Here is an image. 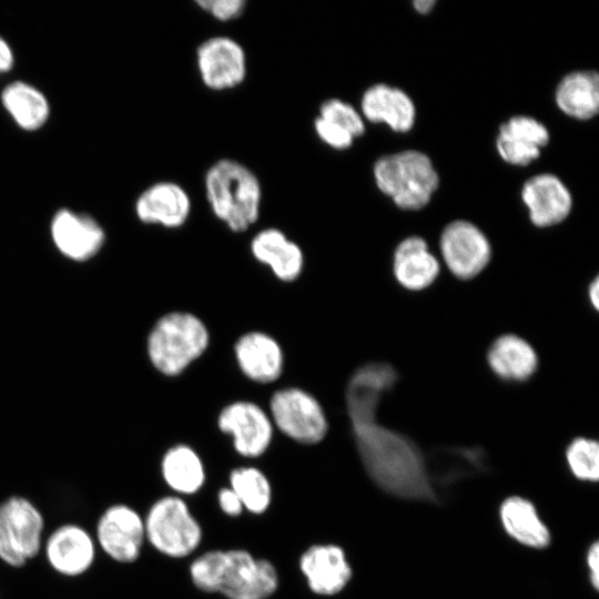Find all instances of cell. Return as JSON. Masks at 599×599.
<instances>
[{
  "mask_svg": "<svg viewBox=\"0 0 599 599\" xmlns=\"http://www.w3.org/2000/svg\"><path fill=\"white\" fill-rule=\"evenodd\" d=\"M398 380L388 363L359 366L347 382L345 402L354 440L370 479L384 491L404 499L438 502L426 454L409 437L382 425V397Z\"/></svg>",
  "mask_w": 599,
  "mask_h": 599,
  "instance_id": "1",
  "label": "cell"
},
{
  "mask_svg": "<svg viewBox=\"0 0 599 599\" xmlns=\"http://www.w3.org/2000/svg\"><path fill=\"white\" fill-rule=\"evenodd\" d=\"M204 191L214 216L232 232H245L257 222L262 184L245 164L233 159L217 160L206 170Z\"/></svg>",
  "mask_w": 599,
  "mask_h": 599,
  "instance_id": "2",
  "label": "cell"
},
{
  "mask_svg": "<svg viewBox=\"0 0 599 599\" xmlns=\"http://www.w3.org/2000/svg\"><path fill=\"white\" fill-rule=\"evenodd\" d=\"M209 342L207 327L197 316L171 312L153 325L146 351L155 369L166 376H176L205 352Z\"/></svg>",
  "mask_w": 599,
  "mask_h": 599,
  "instance_id": "3",
  "label": "cell"
},
{
  "mask_svg": "<svg viewBox=\"0 0 599 599\" xmlns=\"http://www.w3.org/2000/svg\"><path fill=\"white\" fill-rule=\"evenodd\" d=\"M377 187L403 210H419L439 184L432 160L417 150L379 158L373 169Z\"/></svg>",
  "mask_w": 599,
  "mask_h": 599,
  "instance_id": "4",
  "label": "cell"
},
{
  "mask_svg": "<svg viewBox=\"0 0 599 599\" xmlns=\"http://www.w3.org/2000/svg\"><path fill=\"white\" fill-rule=\"evenodd\" d=\"M143 520L145 540L162 555L186 557L201 544V526L187 504L177 496L155 500Z\"/></svg>",
  "mask_w": 599,
  "mask_h": 599,
  "instance_id": "5",
  "label": "cell"
},
{
  "mask_svg": "<svg viewBox=\"0 0 599 599\" xmlns=\"http://www.w3.org/2000/svg\"><path fill=\"white\" fill-rule=\"evenodd\" d=\"M44 518L28 498L13 495L0 502V560L21 568L42 548Z\"/></svg>",
  "mask_w": 599,
  "mask_h": 599,
  "instance_id": "6",
  "label": "cell"
},
{
  "mask_svg": "<svg viewBox=\"0 0 599 599\" xmlns=\"http://www.w3.org/2000/svg\"><path fill=\"white\" fill-rule=\"evenodd\" d=\"M278 587L274 565L243 549L222 550L216 592L227 599H266Z\"/></svg>",
  "mask_w": 599,
  "mask_h": 599,
  "instance_id": "7",
  "label": "cell"
},
{
  "mask_svg": "<svg viewBox=\"0 0 599 599\" xmlns=\"http://www.w3.org/2000/svg\"><path fill=\"white\" fill-rule=\"evenodd\" d=\"M270 408L272 423L297 443L317 444L327 434L328 423L322 405L304 389H278L272 395Z\"/></svg>",
  "mask_w": 599,
  "mask_h": 599,
  "instance_id": "8",
  "label": "cell"
},
{
  "mask_svg": "<svg viewBox=\"0 0 599 599\" xmlns=\"http://www.w3.org/2000/svg\"><path fill=\"white\" fill-rule=\"evenodd\" d=\"M94 540L113 561L132 564L139 559L145 541L144 520L129 505H110L97 521Z\"/></svg>",
  "mask_w": 599,
  "mask_h": 599,
  "instance_id": "9",
  "label": "cell"
},
{
  "mask_svg": "<svg viewBox=\"0 0 599 599\" xmlns=\"http://www.w3.org/2000/svg\"><path fill=\"white\" fill-rule=\"evenodd\" d=\"M439 247L450 273L459 280L480 274L491 258V245L475 224L464 220L450 222L441 232Z\"/></svg>",
  "mask_w": 599,
  "mask_h": 599,
  "instance_id": "10",
  "label": "cell"
},
{
  "mask_svg": "<svg viewBox=\"0 0 599 599\" xmlns=\"http://www.w3.org/2000/svg\"><path fill=\"white\" fill-rule=\"evenodd\" d=\"M195 62L202 83L213 91L234 89L246 78L245 50L227 35H214L201 42L195 52Z\"/></svg>",
  "mask_w": 599,
  "mask_h": 599,
  "instance_id": "11",
  "label": "cell"
},
{
  "mask_svg": "<svg viewBox=\"0 0 599 599\" xmlns=\"http://www.w3.org/2000/svg\"><path fill=\"white\" fill-rule=\"evenodd\" d=\"M220 430L233 439L235 450L243 457L254 458L265 453L273 437V423L258 405L237 400L226 405L219 414Z\"/></svg>",
  "mask_w": 599,
  "mask_h": 599,
  "instance_id": "12",
  "label": "cell"
},
{
  "mask_svg": "<svg viewBox=\"0 0 599 599\" xmlns=\"http://www.w3.org/2000/svg\"><path fill=\"white\" fill-rule=\"evenodd\" d=\"M43 550L49 566L57 573L78 577L94 564L97 544L84 527L70 522L57 527L49 535Z\"/></svg>",
  "mask_w": 599,
  "mask_h": 599,
  "instance_id": "13",
  "label": "cell"
},
{
  "mask_svg": "<svg viewBox=\"0 0 599 599\" xmlns=\"http://www.w3.org/2000/svg\"><path fill=\"white\" fill-rule=\"evenodd\" d=\"M50 233L58 251L75 262L94 257L105 241L102 226L92 216L69 209L54 214Z\"/></svg>",
  "mask_w": 599,
  "mask_h": 599,
  "instance_id": "14",
  "label": "cell"
},
{
  "mask_svg": "<svg viewBox=\"0 0 599 599\" xmlns=\"http://www.w3.org/2000/svg\"><path fill=\"white\" fill-rule=\"evenodd\" d=\"M298 565L308 588L316 595H336L352 578L351 565L337 545L311 546L301 556Z\"/></svg>",
  "mask_w": 599,
  "mask_h": 599,
  "instance_id": "15",
  "label": "cell"
},
{
  "mask_svg": "<svg viewBox=\"0 0 599 599\" xmlns=\"http://www.w3.org/2000/svg\"><path fill=\"white\" fill-rule=\"evenodd\" d=\"M192 202L186 190L171 181H162L145 189L135 202L138 219L145 224L177 229L186 223Z\"/></svg>",
  "mask_w": 599,
  "mask_h": 599,
  "instance_id": "16",
  "label": "cell"
},
{
  "mask_svg": "<svg viewBox=\"0 0 599 599\" xmlns=\"http://www.w3.org/2000/svg\"><path fill=\"white\" fill-rule=\"evenodd\" d=\"M521 199L529 211L530 221L538 227H549L562 222L570 213L572 197L554 174L531 176L522 186Z\"/></svg>",
  "mask_w": 599,
  "mask_h": 599,
  "instance_id": "17",
  "label": "cell"
},
{
  "mask_svg": "<svg viewBox=\"0 0 599 599\" xmlns=\"http://www.w3.org/2000/svg\"><path fill=\"white\" fill-rule=\"evenodd\" d=\"M549 141L547 128L527 115H516L502 123L496 140L499 155L514 165H527L540 155Z\"/></svg>",
  "mask_w": 599,
  "mask_h": 599,
  "instance_id": "18",
  "label": "cell"
},
{
  "mask_svg": "<svg viewBox=\"0 0 599 599\" xmlns=\"http://www.w3.org/2000/svg\"><path fill=\"white\" fill-rule=\"evenodd\" d=\"M234 352L241 370L253 382L272 383L282 374V348L277 341L263 332L242 335L235 343Z\"/></svg>",
  "mask_w": 599,
  "mask_h": 599,
  "instance_id": "19",
  "label": "cell"
},
{
  "mask_svg": "<svg viewBox=\"0 0 599 599\" xmlns=\"http://www.w3.org/2000/svg\"><path fill=\"white\" fill-rule=\"evenodd\" d=\"M361 114L369 122L385 123L393 131L407 132L415 123L416 110L403 90L377 83L363 93Z\"/></svg>",
  "mask_w": 599,
  "mask_h": 599,
  "instance_id": "20",
  "label": "cell"
},
{
  "mask_svg": "<svg viewBox=\"0 0 599 599\" xmlns=\"http://www.w3.org/2000/svg\"><path fill=\"white\" fill-rule=\"evenodd\" d=\"M440 266L420 236L404 238L395 248L393 273L404 288L419 292L429 287L438 277Z\"/></svg>",
  "mask_w": 599,
  "mask_h": 599,
  "instance_id": "21",
  "label": "cell"
},
{
  "mask_svg": "<svg viewBox=\"0 0 599 599\" xmlns=\"http://www.w3.org/2000/svg\"><path fill=\"white\" fill-rule=\"evenodd\" d=\"M253 257L267 265L283 282H293L304 267V254L297 243L280 229L267 227L254 235L250 245Z\"/></svg>",
  "mask_w": 599,
  "mask_h": 599,
  "instance_id": "22",
  "label": "cell"
},
{
  "mask_svg": "<svg viewBox=\"0 0 599 599\" xmlns=\"http://www.w3.org/2000/svg\"><path fill=\"white\" fill-rule=\"evenodd\" d=\"M487 364L501 380L521 383L537 370L539 359L535 348L516 334L498 336L487 351Z\"/></svg>",
  "mask_w": 599,
  "mask_h": 599,
  "instance_id": "23",
  "label": "cell"
},
{
  "mask_svg": "<svg viewBox=\"0 0 599 599\" xmlns=\"http://www.w3.org/2000/svg\"><path fill=\"white\" fill-rule=\"evenodd\" d=\"M426 459L437 493L439 487L445 488L487 469L486 455L477 447H437L426 454Z\"/></svg>",
  "mask_w": 599,
  "mask_h": 599,
  "instance_id": "24",
  "label": "cell"
},
{
  "mask_svg": "<svg viewBox=\"0 0 599 599\" xmlns=\"http://www.w3.org/2000/svg\"><path fill=\"white\" fill-rule=\"evenodd\" d=\"M499 515L506 532L516 541L531 548L549 545V530L528 499L519 496L506 498L500 505Z\"/></svg>",
  "mask_w": 599,
  "mask_h": 599,
  "instance_id": "25",
  "label": "cell"
},
{
  "mask_svg": "<svg viewBox=\"0 0 599 599\" xmlns=\"http://www.w3.org/2000/svg\"><path fill=\"white\" fill-rule=\"evenodd\" d=\"M556 102L567 115L588 120L599 109V75L596 71H573L559 82Z\"/></svg>",
  "mask_w": 599,
  "mask_h": 599,
  "instance_id": "26",
  "label": "cell"
},
{
  "mask_svg": "<svg viewBox=\"0 0 599 599\" xmlns=\"http://www.w3.org/2000/svg\"><path fill=\"white\" fill-rule=\"evenodd\" d=\"M161 474L165 484L180 495L199 491L205 481V469L197 453L187 445L169 448L161 460Z\"/></svg>",
  "mask_w": 599,
  "mask_h": 599,
  "instance_id": "27",
  "label": "cell"
},
{
  "mask_svg": "<svg viewBox=\"0 0 599 599\" xmlns=\"http://www.w3.org/2000/svg\"><path fill=\"white\" fill-rule=\"evenodd\" d=\"M1 101L14 122L26 131L39 130L49 119L48 99L27 82L16 81L8 84L1 93Z\"/></svg>",
  "mask_w": 599,
  "mask_h": 599,
  "instance_id": "28",
  "label": "cell"
},
{
  "mask_svg": "<svg viewBox=\"0 0 599 599\" xmlns=\"http://www.w3.org/2000/svg\"><path fill=\"white\" fill-rule=\"evenodd\" d=\"M230 488L237 495L243 507L252 514H263L272 500L268 478L256 467L243 466L230 474Z\"/></svg>",
  "mask_w": 599,
  "mask_h": 599,
  "instance_id": "29",
  "label": "cell"
},
{
  "mask_svg": "<svg viewBox=\"0 0 599 599\" xmlns=\"http://www.w3.org/2000/svg\"><path fill=\"white\" fill-rule=\"evenodd\" d=\"M567 464L580 480L597 481L599 478V445L587 437H576L566 449Z\"/></svg>",
  "mask_w": 599,
  "mask_h": 599,
  "instance_id": "30",
  "label": "cell"
},
{
  "mask_svg": "<svg viewBox=\"0 0 599 599\" xmlns=\"http://www.w3.org/2000/svg\"><path fill=\"white\" fill-rule=\"evenodd\" d=\"M317 116L343 128L355 139L365 132V122L361 112L337 98L324 100L318 108Z\"/></svg>",
  "mask_w": 599,
  "mask_h": 599,
  "instance_id": "31",
  "label": "cell"
},
{
  "mask_svg": "<svg viewBox=\"0 0 599 599\" xmlns=\"http://www.w3.org/2000/svg\"><path fill=\"white\" fill-rule=\"evenodd\" d=\"M316 136L327 146L343 151L352 146L355 138L343 128L316 116L313 123Z\"/></svg>",
  "mask_w": 599,
  "mask_h": 599,
  "instance_id": "32",
  "label": "cell"
},
{
  "mask_svg": "<svg viewBox=\"0 0 599 599\" xmlns=\"http://www.w3.org/2000/svg\"><path fill=\"white\" fill-rule=\"evenodd\" d=\"M195 3L202 11L222 22L240 18L246 7L245 0H196Z\"/></svg>",
  "mask_w": 599,
  "mask_h": 599,
  "instance_id": "33",
  "label": "cell"
},
{
  "mask_svg": "<svg viewBox=\"0 0 599 599\" xmlns=\"http://www.w3.org/2000/svg\"><path fill=\"white\" fill-rule=\"evenodd\" d=\"M219 506L225 515L236 517L244 507L237 495L230 488H222L217 494Z\"/></svg>",
  "mask_w": 599,
  "mask_h": 599,
  "instance_id": "34",
  "label": "cell"
},
{
  "mask_svg": "<svg viewBox=\"0 0 599 599\" xmlns=\"http://www.w3.org/2000/svg\"><path fill=\"white\" fill-rule=\"evenodd\" d=\"M587 565L590 572V582L595 589L599 586V546L595 541L587 554Z\"/></svg>",
  "mask_w": 599,
  "mask_h": 599,
  "instance_id": "35",
  "label": "cell"
},
{
  "mask_svg": "<svg viewBox=\"0 0 599 599\" xmlns=\"http://www.w3.org/2000/svg\"><path fill=\"white\" fill-rule=\"evenodd\" d=\"M14 63V57L9 43L0 37V73L8 72Z\"/></svg>",
  "mask_w": 599,
  "mask_h": 599,
  "instance_id": "36",
  "label": "cell"
},
{
  "mask_svg": "<svg viewBox=\"0 0 599 599\" xmlns=\"http://www.w3.org/2000/svg\"><path fill=\"white\" fill-rule=\"evenodd\" d=\"M588 297L589 302L593 306L595 309H598L599 307V281L596 276L588 286Z\"/></svg>",
  "mask_w": 599,
  "mask_h": 599,
  "instance_id": "37",
  "label": "cell"
},
{
  "mask_svg": "<svg viewBox=\"0 0 599 599\" xmlns=\"http://www.w3.org/2000/svg\"><path fill=\"white\" fill-rule=\"evenodd\" d=\"M435 3V0H416L413 4L418 12L427 13L433 9Z\"/></svg>",
  "mask_w": 599,
  "mask_h": 599,
  "instance_id": "38",
  "label": "cell"
}]
</instances>
